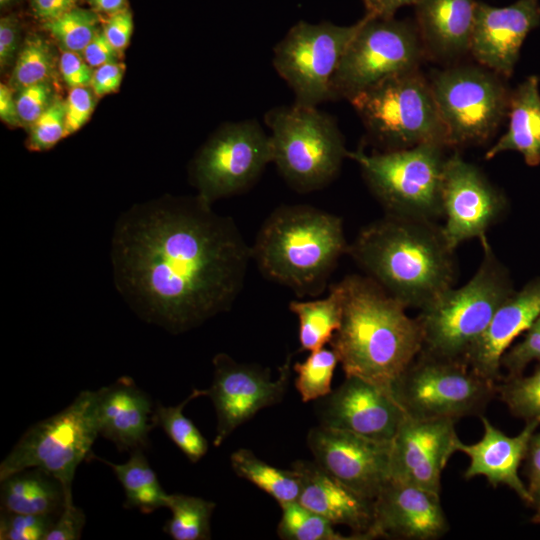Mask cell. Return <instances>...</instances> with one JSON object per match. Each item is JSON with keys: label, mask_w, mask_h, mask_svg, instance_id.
Instances as JSON below:
<instances>
[{"label": "cell", "mask_w": 540, "mask_h": 540, "mask_svg": "<svg viewBox=\"0 0 540 540\" xmlns=\"http://www.w3.org/2000/svg\"><path fill=\"white\" fill-rule=\"evenodd\" d=\"M65 116V100L58 95L53 103L28 128L27 148L35 152L47 151L65 138Z\"/></svg>", "instance_id": "39"}, {"label": "cell", "mask_w": 540, "mask_h": 540, "mask_svg": "<svg viewBox=\"0 0 540 540\" xmlns=\"http://www.w3.org/2000/svg\"><path fill=\"white\" fill-rule=\"evenodd\" d=\"M365 14L375 18L394 17L401 7L415 5L419 0H362Z\"/></svg>", "instance_id": "52"}, {"label": "cell", "mask_w": 540, "mask_h": 540, "mask_svg": "<svg viewBox=\"0 0 540 540\" xmlns=\"http://www.w3.org/2000/svg\"><path fill=\"white\" fill-rule=\"evenodd\" d=\"M205 395V390L194 389L178 405L164 406L158 403L153 415L155 425L164 430L192 463L198 462L206 455L208 442L195 424L183 414V410L190 401Z\"/></svg>", "instance_id": "34"}, {"label": "cell", "mask_w": 540, "mask_h": 540, "mask_svg": "<svg viewBox=\"0 0 540 540\" xmlns=\"http://www.w3.org/2000/svg\"><path fill=\"white\" fill-rule=\"evenodd\" d=\"M535 360H540V315L524 332L523 339L507 349L500 365L508 371V377H512L520 375L524 368Z\"/></svg>", "instance_id": "42"}, {"label": "cell", "mask_w": 540, "mask_h": 540, "mask_svg": "<svg viewBox=\"0 0 540 540\" xmlns=\"http://www.w3.org/2000/svg\"><path fill=\"white\" fill-rule=\"evenodd\" d=\"M230 463L236 475L266 492L280 507L298 501L301 481L298 473L292 468L290 470L276 468L245 448L233 452Z\"/></svg>", "instance_id": "31"}, {"label": "cell", "mask_w": 540, "mask_h": 540, "mask_svg": "<svg viewBox=\"0 0 540 540\" xmlns=\"http://www.w3.org/2000/svg\"><path fill=\"white\" fill-rule=\"evenodd\" d=\"M272 163L270 135L257 119L220 125L204 142L189 165L191 184L209 204L240 194Z\"/></svg>", "instance_id": "12"}, {"label": "cell", "mask_w": 540, "mask_h": 540, "mask_svg": "<svg viewBox=\"0 0 540 540\" xmlns=\"http://www.w3.org/2000/svg\"><path fill=\"white\" fill-rule=\"evenodd\" d=\"M24 22L19 13L9 11L0 18V69L13 67L22 47Z\"/></svg>", "instance_id": "43"}, {"label": "cell", "mask_w": 540, "mask_h": 540, "mask_svg": "<svg viewBox=\"0 0 540 540\" xmlns=\"http://www.w3.org/2000/svg\"><path fill=\"white\" fill-rule=\"evenodd\" d=\"M213 381L205 390L217 416L216 435L213 440L219 447L232 432L251 419L258 411L279 403L287 390L291 355L279 368V376L271 380L270 370L253 364L236 362L225 353H218L213 360Z\"/></svg>", "instance_id": "15"}, {"label": "cell", "mask_w": 540, "mask_h": 540, "mask_svg": "<svg viewBox=\"0 0 540 540\" xmlns=\"http://www.w3.org/2000/svg\"><path fill=\"white\" fill-rule=\"evenodd\" d=\"M14 93L20 120L27 129L58 96L52 80L23 87Z\"/></svg>", "instance_id": "41"}, {"label": "cell", "mask_w": 540, "mask_h": 540, "mask_svg": "<svg viewBox=\"0 0 540 540\" xmlns=\"http://www.w3.org/2000/svg\"><path fill=\"white\" fill-rule=\"evenodd\" d=\"M531 495L532 504H534L537 509L535 520L540 522V485H538L533 491H531Z\"/></svg>", "instance_id": "55"}, {"label": "cell", "mask_w": 540, "mask_h": 540, "mask_svg": "<svg viewBox=\"0 0 540 540\" xmlns=\"http://www.w3.org/2000/svg\"><path fill=\"white\" fill-rule=\"evenodd\" d=\"M448 530L440 494L390 480L373 501V539L435 540Z\"/></svg>", "instance_id": "21"}, {"label": "cell", "mask_w": 540, "mask_h": 540, "mask_svg": "<svg viewBox=\"0 0 540 540\" xmlns=\"http://www.w3.org/2000/svg\"><path fill=\"white\" fill-rule=\"evenodd\" d=\"M22 2L23 0H0V9L4 13L13 11Z\"/></svg>", "instance_id": "56"}, {"label": "cell", "mask_w": 540, "mask_h": 540, "mask_svg": "<svg viewBox=\"0 0 540 540\" xmlns=\"http://www.w3.org/2000/svg\"><path fill=\"white\" fill-rule=\"evenodd\" d=\"M426 58L415 23L364 15L332 83V101L349 100L391 76L419 69Z\"/></svg>", "instance_id": "13"}, {"label": "cell", "mask_w": 540, "mask_h": 540, "mask_svg": "<svg viewBox=\"0 0 540 540\" xmlns=\"http://www.w3.org/2000/svg\"><path fill=\"white\" fill-rule=\"evenodd\" d=\"M96 459L111 467L121 483L126 497L125 508L138 509L148 514L167 507L169 494L162 488L143 449L131 451L129 459L122 464H115L101 458Z\"/></svg>", "instance_id": "30"}, {"label": "cell", "mask_w": 540, "mask_h": 540, "mask_svg": "<svg viewBox=\"0 0 540 540\" xmlns=\"http://www.w3.org/2000/svg\"><path fill=\"white\" fill-rule=\"evenodd\" d=\"M363 18L349 26L299 21L275 45L273 66L294 93V103L318 107L332 101V83Z\"/></svg>", "instance_id": "14"}, {"label": "cell", "mask_w": 540, "mask_h": 540, "mask_svg": "<svg viewBox=\"0 0 540 540\" xmlns=\"http://www.w3.org/2000/svg\"><path fill=\"white\" fill-rule=\"evenodd\" d=\"M85 522L84 511L73 503L72 495H68L45 540H78L81 538Z\"/></svg>", "instance_id": "45"}, {"label": "cell", "mask_w": 540, "mask_h": 540, "mask_svg": "<svg viewBox=\"0 0 540 540\" xmlns=\"http://www.w3.org/2000/svg\"><path fill=\"white\" fill-rule=\"evenodd\" d=\"M506 132L489 148L490 160L506 151L519 152L527 165L540 163V91L538 76L526 78L510 93Z\"/></svg>", "instance_id": "27"}, {"label": "cell", "mask_w": 540, "mask_h": 540, "mask_svg": "<svg viewBox=\"0 0 540 540\" xmlns=\"http://www.w3.org/2000/svg\"><path fill=\"white\" fill-rule=\"evenodd\" d=\"M526 456H528V488L531 493L540 485V433L532 435Z\"/></svg>", "instance_id": "53"}, {"label": "cell", "mask_w": 540, "mask_h": 540, "mask_svg": "<svg viewBox=\"0 0 540 540\" xmlns=\"http://www.w3.org/2000/svg\"><path fill=\"white\" fill-rule=\"evenodd\" d=\"M348 247L339 216L311 205H282L261 225L251 255L266 279L298 297H314L329 286Z\"/></svg>", "instance_id": "4"}, {"label": "cell", "mask_w": 540, "mask_h": 540, "mask_svg": "<svg viewBox=\"0 0 540 540\" xmlns=\"http://www.w3.org/2000/svg\"><path fill=\"white\" fill-rule=\"evenodd\" d=\"M540 315V277L513 291L499 306L488 327L467 355L468 366L496 383L500 361L514 340Z\"/></svg>", "instance_id": "23"}, {"label": "cell", "mask_w": 540, "mask_h": 540, "mask_svg": "<svg viewBox=\"0 0 540 540\" xmlns=\"http://www.w3.org/2000/svg\"><path fill=\"white\" fill-rule=\"evenodd\" d=\"M58 516L1 511V540H45Z\"/></svg>", "instance_id": "40"}, {"label": "cell", "mask_w": 540, "mask_h": 540, "mask_svg": "<svg viewBox=\"0 0 540 540\" xmlns=\"http://www.w3.org/2000/svg\"><path fill=\"white\" fill-rule=\"evenodd\" d=\"M391 442L377 441L321 424L311 428L307 434V444L314 461L343 484L371 500L391 480Z\"/></svg>", "instance_id": "17"}, {"label": "cell", "mask_w": 540, "mask_h": 540, "mask_svg": "<svg viewBox=\"0 0 540 540\" xmlns=\"http://www.w3.org/2000/svg\"><path fill=\"white\" fill-rule=\"evenodd\" d=\"M59 58L52 42L39 32L28 33L12 67L8 85L15 92L23 87L52 80Z\"/></svg>", "instance_id": "32"}, {"label": "cell", "mask_w": 540, "mask_h": 540, "mask_svg": "<svg viewBox=\"0 0 540 540\" xmlns=\"http://www.w3.org/2000/svg\"><path fill=\"white\" fill-rule=\"evenodd\" d=\"M377 151L423 143L447 146L446 129L429 80L417 70L386 78L349 100Z\"/></svg>", "instance_id": "7"}, {"label": "cell", "mask_w": 540, "mask_h": 540, "mask_svg": "<svg viewBox=\"0 0 540 540\" xmlns=\"http://www.w3.org/2000/svg\"><path fill=\"white\" fill-rule=\"evenodd\" d=\"M101 17H107L130 8L128 0H84Z\"/></svg>", "instance_id": "54"}, {"label": "cell", "mask_w": 540, "mask_h": 540, "mask_svg": "<svg viewBox=\"0 0 540 540\" xmlns=\"http://www.w3.org/2000/svg\"><path fill=\"white\" fill-rule=\"evenodd\" d=\"M216 504L200 497L169 494L167 508L171 518L163 530L174 540H207L211 538L210 521Z\"/></svg>", "instance_id": "33"}, {"label": "cell", "mask_w": 540, "mask_h": 540, "mask_svg": "<svg viewBox=\"0 0 540 540\" xmlns=\"http://www.w3.org/2000/svg\"><path fill=\"white\" fill-rule=\"evenodd\" d=\"M149 396L127 376L98 390L99 435L119 450L133 451L148 446L149 432L155 426Z\"/></svg>", "instance_id": "25"}, {"label": "cell", "mask_w": 540, "mask_h": 540, "mask_svg": "<svg viewBox=\"0 0 540 540\" xmlns=\"http://www.w3.org/2000/svg\"><path fill=\"white\" fill-rule=\"evenodd\" d=\"M502 76L477 65L435 71L429 83L448 148L483 144L507 117L510 93Z\"/></svg>", "instance_id": "10"}, {"label": "cell", "mask_w": 540, "mask_h": 540, "mask_svg": "<svg viewBox=\"0 0 540 540\" xmlns=\"http://www.w3.org/2000/svg\"><path fill=\"white\" fill-rule=\"evenodd\" d=\"M64 83L70 88L90 86L93 68L76 52L62 51L58 64Z\"/></svg>", "instance_id": "46"}, {"label": "cell", "mask_w": 540, "mask_h": 540, "mask_svg": "<svg viewBox=\"0 0 540 540\" xmlns=\"http://www.w3.org/2000/svg\"><path fill=\"white\" fill-rule=\"evenodd\" d=\"M102 30L108 41L118 51L128 46L134 28L133 14L130 8L102 17Z\"/></svg>", "instance_id": "47"}, {"label": "cell", "mask_w": 540, "mask_h": 540, "mask_svg": "<svg viewBox=\"0 0 540 540\" xmlns=\"http://www.w3.org/2000/svg\"><path fill=\"white\" fill-rule=\"evenodd\" d=\"M301 481L298 503L334 525H345L361 540L373 539V501L333 477L315 461L292 463Z\"/></svg>", "instance_id": "24"}, {"label": "cell", "mask_w": 540, "mask_h": 540, "mask_svg": "<svg viewBox=\"0 0 540 540\" xmlns=\"http://www.w3.org/2000/svg\"><path fill=\"white\" fill-rule=\"evenodd\" d=\"M102 17L91 8L80 5L62 15L40 23L62 51L82 54L83 50L101 29Z\"/></svg>", "instance_id": "35"}, {"label": "cell", "mask_w": 540, "mask_h": 540, "mask_svg": "<svg viewBox=\"0 0 540 540\" xmlns=\"http://www.w3.org/2000/svg\"><path fill=\"white\" fill-rule=\"evenodd\" d=\"M125 64L121 61L107 63L93 70L90 87L98 98L116 93L122 83Z\"/></svg>", "instance_id": "48"}, {"label": "cell", "mask_w": 540, "mask_h": 540, "mask_svg": "<svg viewBox=\"0 0 540 540\" xmlns=\"http://www.w3.org/2000/svg\"><path fill=\"white\" fill-rule=\"evenodd\" d=\"M282 516L277 534L284 540H361L357 535L345 536L334 524L298 502L281 506Z\"/></svg>", "instance_id": "36"}, {"label": "cell", "mask_w": 540, "mask_h": 540, "mask_svg": "<svg viewBox=\"0 0 540 540\" xmlns=\"http://www.w3.org/2000/svg\"><path fill=\"white\" fill-rule=\"evenodd\" d=\"M97 99L90 86L70 89L65 100L66 137L79 131L89 121Z\"/></svg>", "instance_id": "44"}, {"label": "cell", "mask_w": 540, "mask_h": 540, "mask_svg": "<svg viewBox=\"0 0 540 540\" xmlns=\"http://www.w3.org/2000/svg\"><path fill=\"white\" fill-rule=\"evenodd\" d=\"M289 309L298 318V339L301 351H315L330 343L343 316V291L340 281L328 286V294L320 299L292 300Z\"/></svg>", "instance_id": "29"}, {"label": "cell", "mask_w": 540, "mask_h": 540, "mask_svg": "<svg viewBox=\"0 0 540 540\" xmlns=\"http://www.w3.org/2000/svg\"><path fill=\"white\" fill-rule=\"evenodd\" d=\"M270 130L272 163L295 191L308 193L329 185L348 158L333 116L317 107L277 106L264 115Z\"/></svg>", "instance_id": "6"}, {"label": "cell", "mask_w": 540, "mask_h": 540, "mask_svg": "<svg viewBox=\"0 0 540 540\" xmlns=\"http://www.w3.org/2000/svg\"><path fill=\"white\" fill-rule=\"evenodd\" d=\"M440 143L411 148L349 151L385 214L436 221L443 217L442 186L447 155Z\"/></svg>", "instance_id": "8"}, {"label": "cell", "mask_w": 540, "mask_h": 540, "mask_svg": "<svg viewBox=\"0 0 540 540\" xmlns=\"http://www.w3.org/2000/svg\"><path fill=\"white\" fill-rule=\"evenodd\" d=\"M497 392L510 412L527 420L540 417V366L528 376H512Z\"/></svg>", "instance_id": "38"}, {"label": "cell", "mask_w": 540, "mask_h": 540, "mask_svg": "<svg viewBox=\"0 0 540 540\" xmlns=\"http://www.w3.org/2000/svg\"><path fill=\"white\" fill-rule=\"evenodd\" d=\"M478 0H419L415 25L426 58L454 61L469 53Z\"/></svg>", "instance_id": "26"}, {"label": "cell", "mask_w": 540, "mask_h": 540, "mask_svg": "<svg viewBox=\"0 0 540 540\" xmlns=\"http://www.w3.org/2000/svg\"><path fill=\"white\" fill-rule=\"evenodd\" d=\"M484 432L473 444L458 443V451L466 454L469 465L464 472L466 480L483 476L496 488L505 485L522 500L532 504V495L519 477V466L526 456L530 439L540 425V417L527 420L524 429L510 437L494 426L484 415L480 416Z\"/></svg>", "instance_id": "22"}, {"label": "cell", "mask_w": 540, "mask_h": 540, "mask_svg": "<svg viewBox=\"0 0 540 540\" xmlns=\"http://www.w3.org/2000/svg\"><path fill=\"white\" fill-rule=\"evenodd\" d=\"M347 254L407 308L426 307L457 277L455 250L436 221L385 214L358 232Z\"/></svg>", "instance_id": "2"}, {"label": "cell", "mask_w": 540, "mask_h": 540, "mask_svg": "<svg viewBox=\"0 0 540 540\" xmlns=\"http://www.w3.org/2000/svg\"><path fill=\"white\" fill-rule=\"evenodd\" d=\"M81 55L93 69L107 63L119 62L122 58V52L114 48L108 41L103 33L102 27L86 46Z\"/></svg>", "instance_id": "49"}, {"label": "cell", "mask_w": 540, "mask_h": 540, "mask_svg": "<svg viewBox=\"0 0 540 540\" xmlns=\"http://www.w3.org/2000/svg\"><path fill=\"white\" fill-rule=\"evenodd\" d=\"M321 425L391 442L405 417L394 395L355 376L319 399Z\"/></svg>", "instance_id": "19"}, {"label": "cell", "mask_w": 540, "mask_h": 540, "mask_svg": "<svg viewBox=\"0 0 540 540\" xmlns=\"http://www.w3.org/2000/svg\"><path fill=\"white\" fill-rule=\"evenodd\" d=\"M0 482V506L5 512L58 516L72 495L60 480L40 468L17 471Z\"/></svg>", "instance_id": "28"}, {"label": "cell", "mask_w": 540, "mask_h": 540, "mask_svg": "<svg viewBox=\"0 0 540 540\" xmlns=\"http://www.w3.org/2000/svg\"><path fill=\"white\" fill-rule=\"evenodd\" d=\"M340 284L342 322L329 344L346 377L362 378L392 393L422 349L420 324L367 275L350 274Z\"/></svg>", "instance_id": "3"}, {"label": "cell", "mask_w": 540, "mask_h": 540, "mask_svg": "<svg viewBox=\"0 0 540 540\" xmlns=\"http://www.w3.org/2000/svg\"><path fill=\"white\" fill-rule=\"evenodd\" d=\"M339 363L332 348H320L310 352L303 362L293 366L297 374L295 387L303 402L319 400L331 393V382Z\"/></svg>", "instance_id": "37"}, {"label": "cell", "mask_w": 540, "mask_h": 540, "mask_svg": "<svg viewBox=\"0 0 540 540\" xmlns=\"http://www.w3.org/2000/svg\"><path fill=\"white\" fill-rule=\"evenodd\" d=\"M507 208L504 193L473 163L457 152L445 164L442 186L443 235L448 245L457 247L470 239H481Z\"/></svg>", "instance_id": "16"}, {"label": "cell", "mask_w": 540, "mask_h": 540, "mask_svg": "<svg viewBox=\"0 0 540 540\" xmlns=\"http://www.w3.org/2000/svg\"><path fill=\"white\" fill-rule=\"evenodd\" d=\"M539 24V0H517L505 7L478 1L469 53L479 65L509 78L525 38Z\"/></svg>", "instance_id": "20"}, {"label": "cell", "mask_w": 540, "mask_h": 540, "mask_svg": "<svg viewBox=\"0 0 540 540\" xmlns=\"http://www.w3.org/2000/svg\"><path fill=\"white\" fill-rule=\"evenodd\" d=\"M81 2L84 0H28L30 13L39 23L62 15Z\"/></svg>", "instance_id": "50"}, {"label": "cell", "mask_w": 540, "mask_h": 540, "mask_svg": "<svg viewBox=\"0 0 540 540\" xmlns=\"http://www.w3.org/2000/svg\"><path fill=\"white\" fill-rule=\"evenodd\" d=\"M98 390L81 391L62 411L32 425L0 464V480L28 468H40L72 491L79 464L99 436Z\"/></svg>", "instance_id": "9"}, {"label": "cell", "mask_w": 540, "mask_h": 540, "mask_svg": "<svg viewBox=\"0 0 540 540\" xmlns=\"http://www.w3.org/2000/svg\"><path fill=\"white\" fill-rule=\"evenodd\" d=\"M0 119L6 125L23 127L18 113L15 93L8 84H0Z\"/></svg>", "instance_id": "51"}, {"label": "cell", "mask_w": 540, "mask_h": 540, "mask_svg": "<svg viewBox=\"0 0 540 540\" xmlns=\"http://www.w3.org/2000/svg\"><path fill=\"white\" fill-rule=\"evenodd\" d=\"M480 242L483 257L469 281L450 288L419 310L416 318L422 332L421 353L467 364L468 353L499 306L514 291L509 271L487 236Z\"/></svg>", "instance_id": "5"}, {"label": "cell", "mask_w": 540, "mask_h": 540, "mask_svg": "<svg viewBox=\"0 0 540 540\" xmlns=\"http://www.w3.org/2000/svg\"><path fill=\"white\" fill-rule=\"evenodd\" d=\"M496 383L468 364L419 353L392 393L406 416L416 419L481 416L497 392Z\"/></svg>", "instance_id": "11"}, {"label": "cell", "mask_w": 540, "mask_h": 540, "mask_svg": "<svg viewBox=\"0 0 540 540\" xmlns=\"http://www.w3.org/2000/svg\"><path fill=\"white\" fill-rule=\"evenodd\" d=\"M459 442L455 420L405 415L391 442V480L440 494L442 472Z\"/></svg>", "instance_id": "18"}, {"label": "cell", "mask_w": 540, "mask_h": 540, "mask_svg": "<svg viewBox=\"0 0 540 540\" xmlns=\"http://www.w3.org/2000/svg\"><path fill=\"white\" fill-rule=\"evenodd\" d=\"M111 258L130 307L178 334L231 308L252 255L234 220L196 194L166 195L124 212Z\"/></svg>", "instance_id": "1"}]
</instances>
